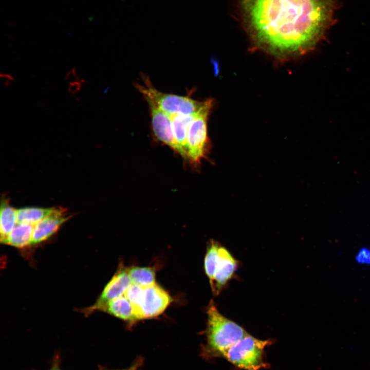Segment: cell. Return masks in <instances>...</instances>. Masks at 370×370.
I'll return each instance as SVG.
<instances>
[{"label": "cell", "instance_id": "obj_1", "mask_svg": "<svg viewBox=\"0 0 370 370\" xmlns=\"http://www.w3.org/2000/svg\"><path fill=\"white\" fill-rule=\"evenodd\" d=\"M244 16L256 44L280 57L303 54L333 21L334 0H243Z\"/></svg>", "mask_w": 370, "mask_h": 370}, {"label": "cell", "instance_id": "obj_2", "mask_svg": "<svg viewBox=\"0 0 370 370\" xmlns=\"http://www.w3.org/2000/svg\"><path fill=\"white\" fill-rule=\"evenodd\" d=\"M206 350L224 357L226 351L248 334L240 326L223 316L214 302L207 308Z\"/></svg>", "mask_w": 370, "mask_h": 370}, {"label": "cell", "instance_id": "obj_3", "mask_svg": "<svg viewBox=\"0 0 370 370\" xmlns=\"http://www.w3.org/2000/svg\"><path fill=\"white\" fill-rule=\"evenodd\" d=\"M144 84H136V87L145 99L152 100L159 108L169 115H190L197 113L206 104L189 97L168 94L159 91L152 84L149 78L143 76Z\"/></svg>", "mask_w": 370, "mask_h": 370}, {"label": "cell", "instance_id": "obj_4", "mask_svg": "<svg viewBox=\"0 0 370 370\" xmlns=\"http://www.w3.org/2000/svg\"><path fill=\"white\" fill-rule=\"evenodd\" d=\"M270 343V341L261 340L248 334L231 346L224 358L244 369L261 370L265 366L264 350Z\"/></svg>", "mask_w": 370, "mask_h": 370}, {"label": "cell", "instance_id": "obj_5", "mask_svg": "<svg viewBox=\"0 0 370 370\" xmlns=\"http://www.w3.org/2000/svg\"><path fill=\"white\" fill-rule=\"evenodd\" d=\"M212 103V100H207L205 105L190 124L188 131L186 158L195 164L199 163L209 152L210 142L207 121Z\"/></svg>", "mask_w": 370, "mask_h": 370}, {"label": "cell", "instance_id": "obj_6", "mask_svg": "<svg viewBox=\"0 0 370 370\" xmlns=\"http://www.w3.org/2000/svg\"><path fill=\"white\" fill-rule=\"evenodd\" d=\"M143 287L141 301L135 310L138 320L159 316L172 301L168 292L156 284Z\"/></svg>", "mask_w": 370, "mask_h": 370}, {"label": "cell", "instance_id": "obj_7", "mask_svg": "<svg viewBox=\"0 0 370 370\" xmlns=\"http://www.w3.org/2000/svg\"><path fill=\"white\" fill-rule=\"evenodd\" d=\"M145 99L149 106L152 128L155 136L179 153L170 116L159 108L152 100Z\"/></svg>", "mask_w": 370, "mask_h": 370}, {"label": "cell", "instance_id": "obj_8", "mask_svg": "<svg viewBox=\"0 0 370 370\" xmlns=\"http://www.w3.org/2000/svg\"><path fill=\"white\" fill-rule=\"evenodd\" d=\"M132 283L128 269L120 268L107 283L95 304L87 308L85 312L99 310L107 302L122 295Z\"/></svg>", "mask_w": 370, "mask_h": 370}, {"label": "cell", "instance_id": "obj_9", "mask_svg": "<svg viewBox=\"0 0 370 370\" xmlns=\"http://www.w3.org/2000/svg\"><path fill=\"white\" fill-rule=\"evenodd\" d=\"M237 267L238 262L227 249L220 246L213 283L211 286L215 295H218L232 278Z\"/></svg>", "mask_w": 370, "mask_h": 370}, {"label": "cell", "instance_id": "obj_10", "mask_svg": "<svg viewBox=\"0 0 370 370\" xmlns=\"http://www.w3.org/2000/svg\"><path fill=\"white\" fill-rule=\"evenodd\" d=\"M64 211L53 208L51 212L34 225L32 245L42 243L54 234L67 219Z\"/></svg>", "mask_w": 370, "mask_h": 370}, {"label": "cell", "instance_id": "obj_11", "mask_svg": "<svg viewBox=\"0 0 370 370\" xmlns=\"http://www.w3.org/2000/svg\"><path fill=\"white\" fill-rule=\"evenodd\" d=\"M199 112L196 114L190 115L181 114L170 115L172 121L174 134L179 147V154L185 158L187 157V137L188 131L190 124L194 120Z\"/></svg>", "mask_w": 370, "mask_h": 370}, {"label": "cell", "instance_id": "obj_12", "mask_svg": "<svg viewBox=\"0 0 370 370\" xmlns=\"http://www.w3.org/2000/svg\"><path fill=\"white\" fill-rule=\"evenodd\" d=\"M99 310L106 312L126 321L138 320L133 305L124 295L107 302Z\"/></svg>", "mask_w": 370, "mask_h": 370}, {"label": "cell", "instance_id": "obj_13", "mask_svg": "<svg viewBox=\"0 0 370 370\" xmlns=\"http://www.w3.org/2000/svg\"><path fill=\"white\" fill-rule=\"evenodd\" d=\"M34 225L17 223L3 243L16 248H24L32 245Z\"/></svg>", "mask_w": 370, "mask_h": 370}, {"label": "cell", "instance_id": "obj_14", "mask_svg": "<svg viewBox=\"0 0 370 370\" xmlns=\"http://www.w3.org/2000/svg\"><path fill=\"white\" fill-rule=\"evenodd\" d=\"M17 224L16 210L2 200L0 213L1 242L3 243Z\"/></svg>", "mask_w": 370, "mask_h": 370}, {"label": "cell", "instance_id": "obj_15", "mask_svg": "<svg viewBox=\"0 0 370 370\" xmlns=\"http://www.w3.org/2000/svg\"><path fill=\"white\" fill-rule=\"evenodd\" d=\"M52 208L36 207L24 208L16 210L17 223L29 224L33 225L41 221L53 210Z\"/></svg>", "mask_w": 370, "mask_h": 370}, {"label": "cell", "instance_id": "obj_16", "mask_svg": "<svg viewBox=\"0 0 370 370\" xmlns=\"http://www.w3.org/2000/svg\"><path fill=\"white\" fill-rule=\"evenodd\" d=\"M132 283L146 287L156 284L155 272L151 267L135 266L128 269Z\"/></svg>", "mask_w": 370, "mask_h": 370}, {"label": "cell", "instance_id": "obj_17", "mask_svg": "<svg viewBox=\"0 0 370 370\" xmlns=\"http://www.w3.org/2000/svg\"><path fill=\"white\" fill-rule=\"evenodd\" d=\"M219 246L220 245L217 242L214 240H211L208 246L205 258L204 266L205 272L210 280L211 286L213 283Z\"/></svg>", "mask_w": 370, "mask_h": 370}, {"label": "cell", "instance_id": "obj_18", "mask_svg": "<svg viewBox=\"0 0 370 370\" xmlns=\"http://www.w3.org/2000/svg\"><path fill=\"white\" fill-rule=\"evenodd\" d=\"M143 291V287L132 283L123 294L133 305L134 310L139 306L141 301Z\"/></svg>", "mask_w": 370, "mask_h": 370}, {"label": "cell", "instance_id": "obj_19", "mask_svg": "<svg viewBox=\"0 0 370 370\" xmlns=\"http://www.w3.org/2000/svg\"><path fill=\"white\" fill-rule=\"evenodd\" d=\"M355 259L357 264L370 265V249L361 247L356 254Z\"/></svg>", "mask_w": 370, "mask_h": 370}, {"label": "cell", "instance_id": "obj_20", "mask_svg": "<svg viewBox=\"0 0 370 370\" xmlns=\"http://www.w3.org/2000/svg\"><path fill=\"white\" fill-rule=\"evenodd\" d=\"M80 86V84L78 82H72L69 88V92L72 94L76 92L79 90Z\"/></svg>", "mask_w": 370, "mask_h": 370}, {"label": "cell", "instance_id": "obj_21", "mask_svg": "<svg viewBox=\"0 0 370 370\" xmlns=\"http://www.w3.org/2000/svg\"><path fill=\"white\" fill-rule=\"evenodd\" d=\"M49 370H61L60 367L59 357H57L54 360L52 365Z\"/></svg>", "mask_w": 370, "mask_h": 370}, {"label": "cell", "instance_id": "obj_22", "mask_svg": "<svg viewBox=\"0 0 370 370\" xmlns=\"http://www.w3.org/2000/svg\"><path fill=\"white\" fill-rule=\"evenodd\" d=\"M141 362V361L140 360L138 361L128 368L121 370H138V367L140 365Z\"/></svg>", "mask_w": 370, "mask_h": 370}]
</instances>
